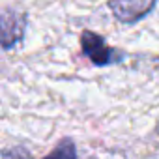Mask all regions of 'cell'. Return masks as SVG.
I'll use <instances>...</instances> for the list:
<instances>
[{
  "mask_svg": "<svg viewBox=\"0 0 159 159\" xmlns=\"http://www.w3.org/2000/svg\"><path fill=\"white\" fill-rule=\"evenodd\" d=\"M81 49H83L84 56L90 58V62L94 66H111L124 58V52L111 47L105 41V38H101L99 34H96L92 30H84L81 34Z\"/></svg>",
  "mask_w": 159,
  "mask_h": 159,
  "instance_id": "obj_1",
  "label": "cell"
},
{
  "mask_svg": "<svg viewBox=\"0 0 159 159\" xmlns=\"http://www.w3.org/2000/svg\"><path fill=\"white\" fill-rule=\"evenodd\" d=\"M157 0H109V10L112 15L125 25L144 19L153 8Z\"/></svg>",
  "mask_w": 159,
  "mask_h": 159,
  "instance_id": "obj_2",
  "label": "cell"
},
{
  "mask_svg": "<svg viewBox=\"0 0 159 159\" xmlns=\"http://www.w3.org/2000/svg\"><path fill=\"white\" fill-rule=\"evenodd\" d=\"M0 21H2V47L10 51L15 43L23 39L26 28V17L25 13H19L11 8H4Z\"/></svg>",
  "mask_w": 159,
  "mask_h": 159,
  "instance_id": "obj_3",
  "label": "cell"
},
{
  "mask_svg": "<svg viewBox=\"0 0 159 159\" xmlns=\"http://www.w3.org/2000/svg\"><path fill=\"white\" fill-rule=\"evenodd\" d=\"M43 159H77V146H75V142L71 139H64Z\"/></svg>",
  "mask_w": 159,
  "mask_h": 159,
  "instance_id": "obj_4",
  "label": "cell"
}]
</instances>
